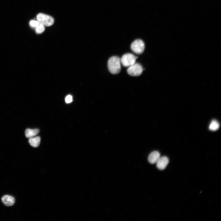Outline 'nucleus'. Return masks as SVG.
Instances as JSON below:
<instances>
[{
    "label": "nucleus",
    "instance_id": "10",
    "mask_svg": "<svg viewBox=\"0 0 221 221\" xmlns=\"http://www.w3.org/2000/svg\"><path fill=\"white\" fill-rule=\"evenodd\" d=\"M39 130L38 129H27L25 130V135L26 138H30L34 137L39 132Z\"/></svg>",
    "mask_w": 221,
    "mask_h": 221
},
{
    "label": "nucleus",
    "instance_id": "3",
    "mask_svg": "<svg viewBox=\"0 0 221 221\" xmlns=\"http://www.w3.org/2000/svg\"><path fill=\"white\" fill-rule=\"evenodd\" d=\"M138 57L130 53L124 54L120 59L121 62L124 67H129L135 63Z\"/></svg>",
    "mask_w": 221,
    "mask_h": 221
},
{
    "label": "nucleus",
    "instance_id": "11",
    "mask_svg": "<svg viewBox=\"0 0 221 221\" xmlns=\"http://www.w3.org/2000/svg\"><path fill=\"white\" fill-rule=\"evenodd\" d=\"M41 138L39 136L33 137L29 138V142L30 145L34 147H37L40 145Z\"/></svg>",
    "mask_w": 221,
    "mask_h": 221
},
{
    "label": "nucleus",
    "instance_id": "6",
    "mask_svg": "<svg viewBox=\"0 0 221 221\" xmlns=\"http://www.w3.org/2000/svg\"><path fill=\"white\" fill-rule=\"evenodd\" d=\"M30 26L35 29L37 34H41L43 33L45 30L44 26L37 20H31L29 23Z\"/></svg>",
    "mask_w": 221,
    "mask_h": 221
},
{
    "label": "nucleus",
    "instance_id": "9",
    "mask_svg": "<svg viewBox=\"0 0 221 221\" xmlns=\"http://www.w3.org/2000/svg\"><path fill=\"white\" fill-rule=\"evenodd\" d=\"M2 200L4 205L7 206L13 205L15 202V199L14 197L7 195L3 196L2 199Z\"/></svg>",
    "mask_w": 221,
    "mask_h": 221
},
{
    "label": "nucleus",
    "instance_id": "8",
    "mask_svg": "<svg viewBox=\"0 0 221 221\" xmlns=\"http://www.w3.org/2000/svg\"><path fill=\"white\" fill-rule=\"evenodd\" d=\"M160 155L159 153L157 151L152 152L149 155L148 159L149 162L151 164L156 163L160 158Z\"/></svg>",
    "mask_w": 221,
    "mask_h": 221
},
{
    "label": "nucleus",
    "instance_id": "7",
    "mask_svg": "<svg viewBox=\"0 0 221 221\" xmlns=\"http://www.w3.org/2000/svg\"><path fill=\"white\" fill-rule=\"evenodd\" d=\"M169 162V158L166 156L160 157L157 163V167L160 170L165 169Z\"/></svg>",
    "mask_w": 221,
    "mask_h": 221
},
{
    "label": "nucleus",
    "instance_id": "5",
    "mask_svg": "<svg viewBox=\"0 0 221 221\" xmlns=\"http://www.w3.org/2000/svg\"><path fill=\"white\" fill-rule=\"evenodd\" d=\"M143 71L142 66L138 63H135L129 67L127 70L128 73L133 76H138L141 74Z\"/></svg>",
    "mask_w": 221,
    "mask_h": 221
},
{
    "label": "nucleus",
    "instance_id": "13",
    "mask_svg": "<svg viewBox=\"0 0 221 221\" xmlns=\"http://www.w3.org/2000/svg\"><path fill=\"white\" fill-rule=\"evenodd\" d=\"M65 101L66 103H71L72 101V96L70 95H67L65 98Z\"/></svg>",
    "mask_w": 221,
    "mask_h": 221
},
{
    "label": "nucleus",
    "instance_id": "2",
    "mask_svg": "<svg viewBox=\"0 0 221 221\" xmlns=\"http://www.w3.org/2000/svg\"><path fill=\"white\" fill-rule=\"evenodd\" d=\"M36 18L37 21L46 26H51L54 23V19L52 17L43 13L38 14Z\"/></svg>",
    "mask_w": 221,
    "mask_h": 221
},
{
    "label": "nucleus",
    "instance_id": "4",
    "mask_svg": "<svg viewBox=\"0 0 221 221\" xmlns=\"http://www.w3.org/2000/svg\"><path fill=\"white\" fill-rule=\"evenodd\" d=\"M131 50L138 54H141L144 51L145 45L144 42L141 39H137L131 44Z\"/></svg>",
    "mask_w": 221,
    "mask_h": 221
},
{
    "label": "nucleus",
    "instance_id": "12",
    "mask_svg": "<svg viewBox=\"0 0 221 221\" xmlns=\"http://www.w3.org/2000/svg\"><path fill=\"white\" fill-rule=\"evenodd\" d=\"M219 124L218 122L215 120H212L211 122L209 129L211 131H216L219 128Z\"/></svg>",
    "mask_w": 221,
    "mask_h": 221
},
{
    "label": "nucleus",
    "instance_id": "1",
    "mask_svg": "<svg viewBox=\"0 0 221 221\" xmlns=\"http://www.w3.org/2000/svg\"><path fill=\"white\" fill-rule=\"evenodd\" d=\"M121 60L117 56H113L108 60L107 65L109 71L113 74H117L120 71Z\"/></svg>",
    "mask_w": 221,
    "mask_h": 221
}]
</instances>
